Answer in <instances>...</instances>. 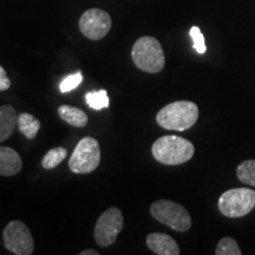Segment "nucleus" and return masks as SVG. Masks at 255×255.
Here are the masks:
<instances>
[{
  "instance_id": "obj_1",
  "label": "nucleus",
  "mask_w": 255,
  "mask_h": 255,
  "mask_svg": "<svg viewBox=\"0 0 255 255\" xmlns=\"http://www.w3.org/2000/svg\"><path fill=\"white\" fill-rule=\"evenodd\" d=\"M197 119L199 108L194 102L178 101L162 108L156 116V122L163 129L184 131L190 129Z\"/></svg>"
},
{
  "instance_id": "obj_2",
  "label": "nucleus",
  "mask_w": 255,
  "mask_h": 255,
  "mask_svg": "<svg viewBox=\"0 0 255 255\" xmlns=\"http://www.w3.org/2000/svg\"><path fill=\"white\" fill-rule=\"evenodd\" d=\"M152 156L159 163L167 165L183 164L191 159L195 152L193 143L183 137L163 136L155 141L151 148Z\"/></svg>"
},
{
  "instance_id": "obj_3",
  "label": "nucleus",
  "mask_w": 255,
  "mask_h": 255,
  "mask_svg": "<svg viewBox=\"0 0 255 255\" xmlns=\"http://www.w3.org/2000/svg\"><path fill=\"white\" fill-rule=\"evenodd\" d=\"M131 57L135 65L142 71L158 73L164 69L165 57L159 41L154 37H141L133 44Z\"/></svg>"
},
{
  "instance_id": "obj_4",
  "label": "nucleus",
  "mask_w": 255,
  "mask_h": 255,
  "mask_svg": "<svg viewBox=\"0 0 255 255\" xmlns=\"http://www.w3.org/2000/svg\"><path fill=\"white\" fill-rule=\"evenodd\" d=\"M219 210L227 218H242L255 208V191L250 188H234L221 194Z\"/></svg>"
},
{
  "instance_id": "obj_5",
  "label": "nucleus",
  "mask_w": 255,
  "mask_h": 255,
  "mask_svg": "<svg viewBox=\"0 0 255 255\" xmlns=\"http://www.w3.org/2000/svg\"><path fill=\"white\" fill-rule=\"evenodd\" d=\"M150 214L158 222L176 232H187L191 227V218L188 210L173 201H156L150 206Z\"/></svg>"
},
{
  "instance_id": "obj_6",
  "label": "nucleus",
  "mask_w": 255,
  "mask_h": 255,
  "mask_svg": "<svg viewBox=\"0 0 255 255\" xmlns=\"http://www.w3.org/2000/svg\"><path fill=\"white\" fill-rule=\"evenodd\" d=\"M101 162V146L94 137H84L78 142L69 159V168L75 174H90Z\"/></svg>"
},
{
  "instance_id": "obj_7",
  "label": "nucleus",
  "mask_w": 255,
  "mask_h": 255,
  "mask_svg": "<svg viewBox=\"0 0 255 255\" xmlns=\"http://www.w3.org/2000/svg\"><path fill=\"white\" fill-rule=\"evenodd\" d=\"M6 250L17 255H31L34 251V241L30 229L24 222L11 221L2 232Z\"/></svg>"
},
{
  "instance_id": "obj_8",
  "label": "nucleus",
  "mask_w": 255,
  "mask_h": 255,
  "mask_svg": "<svg viewBox=\"0 0 255 255\" xmlns=\"http://www.w3.org/2000/svg\"><path fill=\"white\" fill-rule=\"evenodd\" d=\"M123 214L119 208L105 210L97 220L94 237L98 246L109 247L116 241L123 228Z\"/></svg>"
},
{
  "instance_id": "obj_9",
  "label": "nucleus",
  "mask_w": 255,
  "mask_h": 255,
  "mask_svg": "<svg viewBox=\"0 0 255 255\" xmlns=\"http://www.w3.org/2000/svg\"><path fill=\"white\" fill-rule=\"evenodd\" d=\"M111 18L108 12L101 8H90L79 19V30L88 39L101 40L109 33Z\"/></svg>"
},
{
  "instance_id": "obj_10",
  "label": "nucleus",
  "mask_w": 255,
  "mask_h": 255,
  "mask_svg": "<svg viewBox=\"0 0 255 255\" xmlns=\"http://www.w3.org/2000/svg\"><path fill=\"white\" fill-rule=\"evenodd\" d=\"M146 245L157 255H178L180 248L176 241L168 234L163 233H151L146 237Z\"/></svg>"
},
{
  "instance_id": "obj_11",
  "label": "nucleus",
  "mask_w": 255,
  "mask_h": 255,
  "mask_svg": "<svg viewBox=\"0 0 255 255\" xmlns=\"http://www.w3.org/2000/svg\"><path fill=\"white\" fill-rule=\"evenodd\" d=\"M23 168L21 157L14 149L8 146H0V175L13 176Z\"/></svg>"
},
{
  "instance_id": "obj_12",
  "label": "nucleus",
  "mask_w": 255,
  "mask_h": 255,
  "mask_svg": "<svg viewBox=\"0 0 255 255\" xmlns=\"http://www.w3.org/2000/svg\"><path fill=\"white\" fill-rule=\"evenodd\" d=\"M17 114L11 105L0 107V143L6 141L12 135L17 124Z\"/></svg>"
},
{
  "instance_id": "obj_13",
  "label": "nucleus",
  "mask_w": 255,
  "mask_h": 255,
  "mask_svg": "<svg viewBox=\"0 0 255 255\" xmlns=\"http://www.w3.org/2000/svg\"><path fill=\"white\" fill-rule=\"evenodd\" d=\"M58 115L64 122L76 128H83L88 124V116L84 111L78 108L62 105L58 109Z\"/></svg>"
},
{
  "instance_id": "obj_14",
  "label": "nucleus",
  "mask_w": 255,
  "mask_h": 255,
  "mask_svg": "<svg viewBox=\"0 0 255 255\" xmlns=\"http://www.w3.org/2000/svg\"><path fill=\"white\" fill-rule=\"evenodd\" d=\"M17 126L19 131L23 133L25 137L32 139L37 136L38 130H39L40 128V122L33 116V115L23 113L18 115Z\"/></svg>"
},
{
  "instance_id": "obj_15",
  "label": "nucleus",
  "mask_w": 255,
  "mask_h": 255,
  "mask_svg": "<svg viewBox=\"0 0 255 255\" xmlns=\"http://www.w3.org/2000/svg\"><path fill=\"white\" fill-rule=\"evenodd\" d=\"M238 178L247 186L255 187V159L242 162L237 170Z\"/></svg>"
},
{
  "instance_id": "obj_16",
  "label": "nucleus",
  "mask_w": 255,
  "mask_h": 255,
  "mask_svg": "<svg viewBox=\"0 0 255 255\" xmlns=\"http://www.w3.org/2000/svg\"><path fill=\"white\" fill-rule=\"evenodd\" d=\"M68 156V151L63 146H57V148L51 149L46 152V155L43 157L41 164L45 169H53L62 163Z\"/></svg>"
},
{
  "instance_id": "obj_17",
  "label": "nucleus",
  "mask_w": 255,
  "mask_h": 255,
  "mask_svg": "<svg viewBox=\"0 0 255 255\" xmlns=\"http://www.w3.org/2000/svg\"><path fill=\"white\" fill-rule=\"evenodd\" d=\"M85 101L87 104L91 109L94 110H102L105 108L109 107L110 102L108 94L105 90H98V91H90L85 95Z\"/></svg>"
},
{
  "instance_id": "obj_18",
  "label": "nucleus",
  "mask_w": 255,
  "mask_h": 255,
  "mask_svg": "<svg viewBox=\"0 0 255 255\" xmlns=\"http://www.w3.org/2000/svg\"><path fill=\"white\" fill-rule=\"evenodd\" d=\"M216 255H241L242 252L238 242L232 238H222L215 250Z\"/></svg>"
},
{
  "instance_id": "obj_19",
  "label": "nucleus",
  "mask_w": 255,
  "mask_h": 255,
  "mask_svg": "<svg viewBox=\"0 0 255 255\" xmlns=\"http://www.w3.org/2000/svg\"><path fill=\"white\" fill-rule=\"evenodd\" d=\"M189 34H190L191 39H193V43H194L193 46H194V49L196 50V52L201 53V55H202V53H205L207 51V46H206L205 37H203L200 27L193 26L190 28Z\"/></svg>"
},
{
  "instance_id": "obj_20",
  "label": "nucleus",
  "mask_w": 255,
  "mask_h": 255,
  "mask_svg": "<svg viewBox=\"0 0 255 255\" xmlns=\"http://www.w3.org/2000/svg\"><path fill=\"white\" fill-rule=\"evenodd\" d=\"M83 81V75L82 72H76L73 73V75H70L68 77H65L60 83L59 85V89L62 92H69L73 90V89H76L78 87L79 84H81Z\"/></svg>"
},
{
  "instance_id": "obj_21",
  "label": "nucleus",
  "mask_w": 255,
  "mask_h": 255,
  "mask_svg": "<svg viewBox=\"0 0 255 255\" xmlns=\"http://www.w3.org/2000/svg\"><path fill=\"white\" fill-rule=\"evenodd\" d=\"M9 87H11V81L6 76L5 69L0 65V91L8 90Z\"/></svg>"
},
{
  "instance_id": "obj_22",
  "label": "nucleus",
  "mask_w": 255,
  "mask_h": 255,
  "mask_svg": "<svg viewBox=\"0 0 255 255\" xmlns=\"http://www.w3.org/2000/svg\"><path fill=\"white\" fill-rule=\"evenodd\" d=\"M79 255H98V252L97 251H94V250H87V251H82Z\"/></svg>"
}]
</instances>
